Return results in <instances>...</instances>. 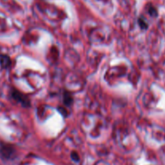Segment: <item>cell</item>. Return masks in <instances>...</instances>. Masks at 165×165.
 Masks as SVG:
<instances>
[{"label":"cell","instance_id":"obj_5","mask_svg":"<svg viewBox=\"0 0 165 165\" xmlns=\"http://www.w3.org/2000/svg\"><path fill=\"white\" fill-rule=\"evenodd\" d=\"M139 26H140L141 28H143V29H146V28H147V23H146L145 21L143 20V19H139Z\"/></svg>","mask_w":165,"mask_h":165},{"label":"cell","instance_id":"obj_4","mask_svg":"<svg viewBox=\"0 0 165 165\" xmlns=\"http://www.w3.org/2000/svg\"><path fill=\"white\" fill-rule=\"evenodd\" d=\"M64 102L67 106H69L70 104H72L73 98H72V95H71L70 93L65 92V94H64Z\"/></svg>","mask_w":165,"mask_h":165},{"label":"cell","instance_id":"obj_2","mask_svg":"<svg viewBox=\"0 0 165 165\" xmlns=\"http://www.w3.org/2000/svg\"><path fill=\"white\" fill-rule=\"evenodd\" d=\"M0 154L4 159L10 160L15 155V149L12 146L7 145V144H2L0 147Z\"/></svg>","mask_w":165,"mask_h":165},{"label":"cell","instance_id":"obj_3","mask_svg":"<svg viewBox=\"0 0 165 165\" xmlns=\"http://www.w3.org/2000/svg\"><path fill=\"white\" fill-rule=\"evenodd\" d=\"M12 65V60L7 55H0V66L3 69H7Z\"/></svg>","mask_w":165,"mask_h":165},{"label":"cell","instance_id":"obj_6","mask_svg":"<svg viewBox=\"0 0 165 165\" xmlns=\"http://www.w3.org/2000/svg\"><path fill=\"white\" fill-rule=\"evenodd\" d=\"M71 157H72V159H73L74 161H79V160H80L78 154L77 153V152H74V151L71 154Z\"/></svg>","mask_w":165,"mask_h":165},{"label":"cell","instance_id":"obj_7","mask_svg":"<svg viewBox=\"0 0 165 165\" xmlns=\"http://www.w3.org/2000/svg\"><path fill=\"white\" fill-rule=\"evenodd\" d=\"M148 12H149L150 15H151L152 16H157V12H156V10H155L154 7H151L149 8Z\"/></svg>","mask_w":165,"mask_h":165},{"label":"cell","instance_id":"obj_1","mask_svg":"<svg viewBox=\"0 0 165 165\" xmlns=\"http://www.w3.org/2000/svg\"><path fill=\"white\" fill-rule=\"evenodd\" d=\"M12 97L16 100V102L21 103L23 106L27 107V106H30V101H29V98H28L26 95H24V94H22V93L20 92V91L16 90H12Z\"/></svg>","mask_w":165,"mask_h":165}]
</instances>
